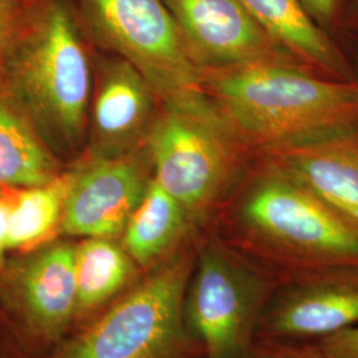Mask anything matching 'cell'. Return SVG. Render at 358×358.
<instances>
[{
    "mask_svg": "<svg viewBox=\"0 0 358 358\" xmlns=\"http://www.w3.org/2000/svg\"><path fill=\"white\" fill-rule=\"evenodd\" d=\"M32 10V0H0V59L16 47Z\"/></svg>",
    "mask_w": 358,
    "mask_h": 358,
    "instance_id": "cell-19",
    "label": "cell"
},
{
    "mask_svg": "<svg viewBox=\"0 0 358 358\" xmlns=\"http://www.w3.org/2000/svg\"><path fill=\"white\" fill-rule=\"evenodd\" d=\"M255 358H328L317 343L257 340Z\"/></svg>",
    "mask_w": 358,
    "mask_h": 358,
    "instance_id": "cell-21",
    "label": "cell"
},
{
    "mask_svg": "<svg viewBox=\"0 0 358 358\" xmlns=\"http://www.w3.org/2000/svg\"><path fill=\"white\" fill-rule=\"evenodd\" d=\"M328 358H358V327L317 343Z\"/></svg>",
    "mask_w": 358,
    "mask_h": 358,
    "instance_id": "cell-22",
    "label": "cell"
},
{
    "mask_svg": "<svg viewBox=\"0 0 358 358\" xmlns=\"http://www.w3.org/2000/svg\"><path fill=\"white\" fill-rule=\"evenodd\" d=\"M338 43L345 52L355 78L358 81V34H345L338 38Z\"/></svg>",
    "mask_w": 358,
    "mask_h": 358,
    "instance_id": "cell-24",
    "label": "cell"
},
{
    "mask_svg": "<svg viewBox=\"0 0 358 358\" xmlns=\"http://www.w3.org/2000/svg\"><path fill=\"white\" fill-rule=\"evenodd\" d=\"M154 90L127 60L103 72L93 103V138L99 157H117L150 129Z\"/></svg>",
    "mask_w": 358,
    "mask_h": 358,
    "instance_id": "cell-13",
    "label": "cell"
},
{
    "mask_svg": "<svg viewBox=\"0 0 358 358\" xmlns=\"http://www.w3.org/2000/svg\"><path fill=\"white\" fill-rule=\"evenodd\" d=\"M259 154L358 227V124Z\"/></svg>",
    "mask_w": 358,
    "mask_h": 358,
    "instance_id": "cell-11",
    "label": "cell"
},
{
    "mask_svg": "<svg viewBox=\"0 0 358 358\" xmlns=\"http://www.w3.org/2000/svg\"><path fill=\"white\" fill-rule=\"evenodd\" d=\"M345 34H358V0H349L346 7L338 38Z\"/></svg>",
    "mask_w": 358,
    "mask_h": 358,
    "instance_id": "cell-25",
    "label": "cell"
},
{
    "mask_svg": "<svg viewBox=\"0 0 358 358\" xmlns=\"http://www.w3.org/2000/svg\"><path fill=\"white\" fill-rule=\"evenodd\" d=\"M198 231L178 202L150 179L145 195L124 230V247L134 263L149 267Z\"/></svg>",
    "mask_w": 358,
    "mask_h": 358,
    "instance_id": "cell-15",
    "label": "cell"
},
{
    "mask_svg": "<svg viewBox=\"0 0 358 358\" xmlns=\"http://www.w3.org/2000/svg\"><path fill=\"white\" fill-rule=\"evenodd\" d=\"M195 250L173 256L101 319L65 346L59 358H194L183 304Z\"/></svg>",
    "mask_w": 358,
    "mask_h": 358,
    "instance_id": "cell-6",
    "label": "cell"
},
{
    "mask_svg": "<svg viewBox=\"0 0 358 358\" xmlns=\"http://www.w3.org/2000/svg\"><path fill=\"white\" fill-rule=\"evenodd\" d=\"M11 208V189L0 192V269L6 263V252L8 251V222Z\"/></svg>",
    "mask_w": 358,
    "mask_h": 358,
    "instance_id": "cell-23",
    "label": "cell"
},
{
    "mask_svg": "<svg viewBox=\"0 0 358 358\" xmlns=\"http://www.w3.org/2000/svg\"><path fill=\"white\" fill-rule=\"evenodd\" d=\"M16 47L13 87L28 115L57 146L76 148L85 127L90 69L71 13L57 0L34 7Z\"/></svg>",
    "mask_w": 358,
    "mask_h": 358,
    "instance_id": "cell-4",
    "label": "cell"
},
{
    "mask_svg": "<svg viewBox=\"0 0 358 358\" xmlns=\"http://www.w3.org/2000/svg\"><path fill=\"white\" fill-rule=\"evenodd\" d=\"M76 315L100 307L133 276L134 262L106 238H87L76 247Z\"/></svg>",
    "mask_w": 358,
    "mask_h": 358,
    "instance_id": "cell-18",
    "label": "cell"
},
{
    "mask_svg": "<svg viewBox=\"0 0 358 358\" xmlns=\"http://www.w3.org/2000/svg\"><path fill=\"white\" fill-rule=\"evenodd\" d=\"M269 38L309 71L355 81L340 43L310 19L300 0H239Z\"/></svg>",
    "mask_w": 358,
    "mask_h": 358,
    "instance_id": "cell-14",
    "label": "cell"
},
{
    "mask_svg": "<svg viewBox=\"0 0 358 358\" xmlns=\"http://www.w3.org/2000/svg\"><path fill=\"white\" fill-rule=\"evenodd\" d=\"M150 179L133 155L97 157L71 174L62 230L84 238H112L125 230Z\"/></svg>",
    "mask_w": 358,
    "mask_h": 358,
    "instance_id": "cell-10",
    "label": "cell"
},
{
    "mask_svg": "<svg viewBox=\"0 0 358 358\" xmlns=\"http://www.w3.org/2000/svg\"><path fill=\"white\" fill-rule=\"evenodd\" d=\"M276 280L214 231L195 247L183 315L203 358H255L257 328Z\"/></svg>",
    "mask_w": 358,
    "mask_h": 358,
    "instance_id": "cell-5",
    "label": "cell"
},
{
    "mask_svg": "<svg viewBox=\"0 0 358 358\" xmlns=\"http://www.w3.org/2000/svg\"><path fill=\"white\" fill-rule=\"evenodd\" d=\"M214 220L217 236L273 280L358 266V227L262 154Z\"/></svg>",
    "mask_w": 358,
    "mask_h": 358,
    "instance_id": "cell-1",
    "label": "cell"
},
{
    "mask_svg": "<svg viewBox=\"0 0 358 358\" xmlns=\"http://www.w3.org/2000/svg\"><path fill=\"white\" fill-rule=\"evenodd\" d=\"M316 26L333 38H338L349 0H300Z\"/></svg>",
    "mask_w": 358,
    "mask_h": 358,
    "instance_id": "cell-20",
    "label": "cell"
},
{
    "mask_svg": "<svg viewBox=\"0 0 358 358\" xmlns=\"http://www.w3.org/2000/svg\"><path fill=\"white\" fill-rule=\"evenodd\" d=\"M76 247L53 244L17 272L15 294L29 325L47 338H57L76 315Z\"/></svg>",
    "mask_w": 358,
    "mask_h": 358,
    "instance_id": "cell-12",
    "label": "cell"
},
{
    "mask_svg": "<svg viewBox=\"0 0 358 358\" xmlns=\"http://www.w3.org/2000/svg\"><path fill=\"white\" fill-rule=\"evenodd\" d=\"M148 142L154 179L198 230L214 220L257 154L201 88L164 100Z\"/></svg>",
    "mask_w": 358,
    "mask_h": 358,
    "instance_id": "cell-3",
    "label": "cell"
},
{
    "mask_svg": "<svg viewBox=\"0 0 358 358\" xmlns=\"http://www.w3.org/2000/svg\"><path fill=\"white\" fill-rule=\"evenodd\" d=\"M199 88L256 152L358 124V81L262 62L201 75Z\"/></svg>",
    "mask_w": 358,
    "mask_h": 358,
    "instance_id": "cell-2",
    "label": "cell"
},
{
    "mask_svg": "<svg viewBox=\"0 0 358 358\" xmlns=\"http://www.w3.org/2000/svg\"><path fill=\"white\" fill-rule=\"evenodd\" d=\"M358 327V266L276 280L262 313L257 340L319 343Z\"/></svg>",
    "mask_w": 358,
    "mask_h": 358,
    "instance_id": "cell-8",
    "label": "cell"
},
{
    "mask_svg": "<svg viewBox=\"0 0 358 358\" xmlns=\"http://www.w3.org/2000/svg\"><path fill=\"white\" fill-rule=\"evenodd\" d=\"M164 1L201 75L262 62L300 64L269 38L239 0Z\"/></svg>",
    "mask_w": 358,
    "mask_h": 358,
    "instance_id": "cell-9",
    "label": "cell"
},
{
    "mask_svg": "<svg viewBox=\"0 0 358 358\" xmlns=\"http://www.w3.org/2000/svg\"><path fill=\"white\" fill-rule=\"evenodd\" d=\"M56 177L55 161L35 128L0 99V189L35 187Z\"/></svg>",
    "mask_w": 358,
    "mask_h": 358,
    "instance_id": "cell-16",
    "label": "cell"
},
{
    "mask_svg": "<svg viewBox=\"0 0 358 358\" xmlns=\"http://www.w3.org/2000/svg\"><path fill=\"white\" fill-rule=\"evenodd\" d=\"M69 180L71 174L41 186L11 189L8 250H34L62 229Z\"/></svg>",
    "mask_w": 358,
    "mask_h": 358,
    "instance_id": "cell-17",
    "label": "cell"
},
{
    "mask_svg": "<svg viewBox=\"0 0 358 358\" xmlns=\"http://www.w3.org/2000/svg\"><path fill=\"white\" fill-rule=\"evenodd\" d=\"M96 34L133 65L162 100L199 88L201 73L164 0H81Z\"/></svg>",
    "mask_w": 358,
    "mask_h": 358,
    "instance_id": "cell-7",
    "label": "cell"
}]
</instances>
